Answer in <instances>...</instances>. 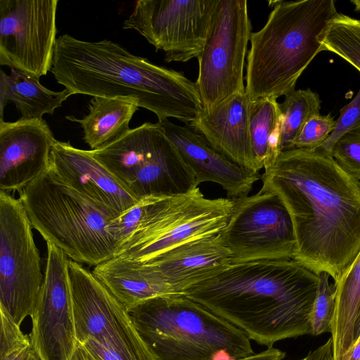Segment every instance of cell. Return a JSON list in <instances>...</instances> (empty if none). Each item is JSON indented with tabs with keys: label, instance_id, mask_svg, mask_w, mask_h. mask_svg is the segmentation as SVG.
I'll return each instance as SVG.
<instances>
[{
	"label": "cell",
	"instance_id": "obj_1",
	"mask_svg": "<svg viewBox=\"0 0 360 360\" xmlns=\"http://www.w3.org/2000/svg\"><path fill=\"white\" fill-rule=\"evenodd\" d=\"M259 191L281 200L296 239L293 260L338 283L360 252V181L318 150L281 151Z\"/></svg>",
	"mask_w": 360,
	"mask_h": 360
},
{
	"label": "cell",
	"instance_id": "obj_2",
	"mask_svg": "<svg viewBox=\"0 0 360 360\" xmlns=\"http://www.w3.org/2000/svg\"><path fill=\"white\" fill-rule=\"evenodd\" d=\"M318 282L319 275L293 259L260 260L230 264L184 295L269 348L311 335Z\"/></svg>",
	"mask_w": 360,
	"mask_h": 360
},
{
	"label": "cell",
	"instance_id": "obj_3",
	"mask_svg": "<svg viewBox=\"0 0 360 360\" xmlns=\"http://www.w3.org/2000/svg\"><path fill=\"white\" fill-rule=\"evenodd\" d=\"M51 72L72 95L126 101L151 111L158 121L172 117L188 125L203 110L195 82L183 72L156 65L110 40L60 36Z\"/></svg>",
	"mask_w": 360,
	"mask_h": 360
},
{
	"label": "cell",
	"instance_id": "obj_4",
	"mask_svg": "<svg viewBox=\"0 0 360 360\" xmlns=\"http://www.w3.org/2000/svg\"><path fill=\"white\" fill-rule=\"evenodd\" d=\"M264 26L252 32L245 93L251 102L295 90L338 15L333 0L275 1Z\"/></svg>",
	"mask_w": 360,
	"mask_h": 360
},
{
	"label": "cell",
	"instance_id": "obj_5",
	"mask_svg": "<svg viewBox=\"0 0 360 360\" xmlns=\"http://www.w3.org/2000/svg\"><path fill=\"white\" fill-rule=\"evenodd\" d=\"M129 314L157 360L240 359L255 354L241 330L184 294L148 300Z\"/></svg>",
	"mask_w": 360,
	"mask_h": 360
},
{
	"label": "cell",
	"instance_id": "obj_6",
	"mask_svg": "<svg viewBox=\"0 0 360 360\" xmlns=\"http://www.w3.org/2000/svg\"><path fill=\"white\" fill-rule=\"evenodd\" d=\"M20 193L32 227L71 260L96 266L116 256L109 225L118 216L74 190L51 167Z\"/></svg>",
	"mask_w": 360,
	"mask_h": 360
},
{
	"label": "cell",
	"instance_id": "obj_7",
	"mask_svg": "<svg viewBox=\"0 0 360 360\" xmlns=\"http://www.w3.org/2000/svg\"><path fill=\"white\" fill-rule=\"evenodd\" d=\"M233 206L228 198H205L199 187L146 197L142 220L115 257L146 263L181 245L217 235L226 226Z\"/></svg>",
	"mask_w": 360,
	"mask_h": 360
},
{
	"label": "cell",
	"instance_id": "obj_8",
	"mask_svg": "<svg viewBox=\"0 0 360 360\" xmlns=\"http://www.w3.org/2000/svg\"><path fill=\"white\" fill-rule=\"evenodd\" d=\"M89 153L138 199L179 195L198 187L158 122H145Z\"/></svg>",
	"mask_w": 360,
	"mask_h": 360
},
{
	"label": "cell",
	"instance_id": "obj_9",
	"mask_svg": "<svg viewBox=\"0 0 360 360\" xmlns=\"http://www.w3.org/2000/svg\"><path fill=\"white\" fill-rule=\"evenodd\" d=\"M252 34L246 0H217L210 30L199 56L195 82L203 110L245 90L244 67Z\"/></svg>",
	"mask_w": 360,
	"mask_h": 360
},
{
	"label": "cell",
	"instance_id": "obj_10",
	"mask_svg": "<svg viewBox=\"0 0 360 360\" xmlns=\"http://www.w3.org/2000/svg\"><path fill=\"white\" fill-rule=\"evenodd\" d=\"M20 199L0 191V309L18 325L35 312L44 275Z\"/></svg>",
	"mask_w": 360,
	"mask_h": 360
},
{
	"label": "cell",
	"instance_id": "obj_11",
	"mask_svg": "<svg viewBox=\"0 0 360 360\" xmlns=\"http://www.w3.org/2000/svg\"><path fill=\"white\" fill-rule=\"evenodd\" d=\"M69 273L78 343L91 339L117 360H157L129 313L92 272L70 259Z\"/></svg>",
	"mask_w": 360,
	"mask_h": 360
},
{
	"label": "cell",
	"instance_id": "obj_12",
	"mask_svg": "<svg viewBox=\"0 0 360 360\" xmlns=\"http://www.w3.org/2000/svg\"><path fill=\"white\" fill-rule=\"evenodd\" d=\"M231 200V215L220 232L231 264L293 259L296 239L292 219L277 195L259 191Z\"/></svg>",
	"mask_w": 360,
	"mask_h": 360
},
{
	"label": "cell",
	"instance_id": "obj_13",
	"mask_svg": "<svg viewBox=\"0 0 360 360\" xmlns=\"http://www.w3.org/2000/svg\"><path fill=\"white\" fill-rule=\"evenodd\" d=\"M217 0H139L122 27L134 30L165 60L186 62L202 52Z\"/></svg>",
	"mask_w": 360,
	"mask_h": 360
},
{
	"label": "cell",
	"instance_id": "obj_14",
	"mask_svg": "<svg viewBox=\"0 0 360 360\" xmlns=\"http://www.w3.org/2000/svg\"><path fill=\"white\" fill-rule=\"evenodd\" d=\"M58 0H0V65L39 79L51 71Z\"/></svg>",
	"mask_w": 360,
	"mask_h": 360
},
{
	"label": "cell",
	"instance_id": "obj_15",
	"mask_svg": "<svg viewBox=\"0 0 360 360\" xmlns=\"http://www.w3.org/2000/svg\"><path fill=\"white\" fill-rule=\"evenodd\" d=\"M47 243V259L41 294L30 334L41 360H72L77 347L68 257Z\"/></svg>",
	"mask_w": 360,
	"mask_h": 360
},
{
	"label": "cell",
	"instance_id": "obj_16",
	"mask_svg": "<svg viewBox=\"0 0 360 360\" xmlns=\"http://www.w3.org/2000/svg\"><path fill=\"white\" fill-rule=\"evenodd\" d=\"M53 134L42 118L0 120V191H21L51 164Z\"/></svg>",
	"mask_w": 360,
	"mask_h": 360
},
{
	"label": "cell",
	"instance_id": "obj_17",
	"mask_svg": "<svg viewBox=\"0 0 360 360\" xmlns=\"http://www.w3.org/2000/svg\"><path fill=\"white\" fill-rule=\"evenodd\" d=\"M51 169L74 190L117 216L141 200L93 157L89 150L77 148L68 141L56 140L54 143Z\"/></svg>",
	"mask_w": 360,
	"mask_h": 360
},
{
	"label": "cell",
	"instance_id": "obj_18",
	"mask_svg": "<svg viewBox=\"0 0 360 360\" xmlns=\"http://www.w3.org/2000/svg\"><path fill=\"white\" fill-rule=\"evenodd\" d=\"M158 122L193 172L198 186L202 182L216 183L226 191L228 198L234 199L248 195L254 184L262 179L259 172L218 152L188 125H178L168 119Z\"/></svg>",
	"mask_w": 360,
	"mask_h": 360
},
{
	"label": "cell",
	"instance_id": "obj_19",
	"mask_svg": "<svg viewBox=\"0 0 360 360\" xmlns=\"http://www.w3.org/2000/svg\"><path fill=\"white\" fill-rule=\"evenodd\" d=\"M250 103L245 90L238 91L210 110H202L188 125L218 152L236 164L257 169L250 132Z\"/></svg>",
	"mask_w": 360,
	"mask_h": 360
},
{
	"label": "cell",
	"instance_id": "obj_20",
	"mask_svg": "<svg viewBox=\"0 0 360 360\" xmlns=\"http://www.w3.org/2000/svg\"><path fill=\"white\" fill-rule=\"evenodd\" d=\"M146 263L162 275L176 294H184L229 265L231 254L219 233L181 245Z\"/></svg>",
	"mask_w": 360,
	"mask_h": 360
},
{
	"label": "cell",
	"instance_id": "obj_21",
	"mask_svg": "<svg viewBox=\"0 0 360 360\" xmlns=\"http://www.w3.org/2000/svg\"><path fill=\"white\" fill-rule=\"evenodd\" d=\"M94 276L129 313L148 300L176 294L151 264L115 257L96 266Z\"/></svg>",
	"mask_w": 360,
	"mask_h": 360
},
{
	"label": "cell",
	"instance_id": "obj_22",
	"mask_svg": "<svg viewBox=\"0 0 360 360\" xmlns=\"http://www.w3.org/2000/svg\"><path fill=\"white\" fill-rule=\"evenodd\" d=\"M70 96L66 89L51 91L41 84L39 79L17 70L11 69L10 75L1 70L0 120H4V110L9 103L15 104L20 118L39 119L45 114L53 115Z\"/></svg>",
	"mask_w": 360,
	"mask_h": 360
},
{
	"label": "cell",
	"instance_id": "obj_23",
	"mask_svg": "<svg viewBox=\"0 0 360 360\" xmlns=\"http://www.w3.org/2000/svg\"><path fill=\"white\" fill-rule=\"evenodd\" d=\"M138 109L136 105L126 101L96 96L90 100L88 115L82 119L73 116H66V119L80 124L85 143L91 150H96L126 134Z\"/></svg>",
	"mask_w": 360,
	"mask_h": 360
},
{
	"label": "cell",
	"instance_id": "obj_24",
	"mask_svg": "<svg viewBox=\"0 0 360 360\" xmlns=\"http://www.w3.org/2000/svg\"><path fill=\"white\" fill-rule=\"evenodd\" d=\"M334 285L335 308L330 338L334 360H342L355 342L354 327L360 309V252Z\"/></svg>",
	"mask_w": 360,
	"mask_h": 360
},
{
	"label": "cell",
	"instance_id": "obj_25",
	"mask_svg": "<svg viewBox=\"0 0 360 360\" xmlns=\"http://www.w3.org/2000/svg\"><path fill=\"white\" fill-rule=\"evenodd\" d=\"M321 103L319 94L307 89L292 91L278 104L282 117L281 151L291 149L307 121L320 114Z\"/></svg>",
	"mask_w": 360,
	"mask_h": 360
},
{
	"label": "cell",
	"instance_id": "obj_26",
	"mask_svg": "<svg viewBox=\"0 0 360 360\" xmlns=\"http://www.w3.org/2000/svg\"><path fill=\"white\" fill-rule=\"evenodd\" d=\"M277 99L259 98L250 103V132L254 160L257 171L264 168L268 142L282 118Z\"/></svg>",
	"mask_w": 360,
	"mask_h": 360
},
{
	"label": "cell",
	"instance_id": "obj_27",
	"mask_svg": "<svg viewBox=\"0 0 360 360\" xmlns=\"http://www.w3.org/2000/svg\"><path fill=\"white\" fill-rule=\"evenodd\" d=\"M323 51L337 54L360 72V20L338 13L323 41Z\"/></svg>",
	"mask_w": 360,
	"mask_h": 360
},
{
	"label": "cell",
	"instance_id": "obj_28",
	"mask_svg": "<svg viewBox=\"0 0 360 360\" xmlns=\"http://www.w3.org/2000/svg\"><path fill=\"white\" fill-rule=\"evenodd\" d=\"M328 274H319L316 294L309 314L311 335L331 332L335 308V287L329 282Z\"/></svg>",
	"mask_w": 360,
	"mask_h": 360
},
{
	"label": "cell",
	"instance_id": "obj_29",
	"mask_svg": "<svg viewBox=\"0 0 360 360\" xmlns=\"http://www.w3.org/2000/svg\"><path fill=\"white\" fill-rule=\"evenodd\" d=\"M0 360H27L33 349L30 335L0 309Z\"/></svg>",
	"mask_w": 360,
	"mask_h": 360
},
{
	"label": "cell",
	"instance_id": "obj_30",
	"mask_svg": "<svg viewBox=\"0 0 360 360\" xmlns=\"http://www.w3.org/2000/svg\"><path fill=\"white\" fill-rule=\"evenodd\" d=\"M336 121L330 114H318L309 119L292 143L291 149L314 150L319 147L335 128Z\"/></svg>",
	"mask_w": 360,
	"mask_h": 360
},
{
	"label": "cell",
	"instance_id": "obj_31",
	"mask_svg": "<svg viewBox=\"0 0 360 360\" xmlns=\"http://www.w3.org/2000/svg\"><path fill=\"white\" fill-rule=\"evenodd\" d=\"M331 156L343 170L360 181V129L340 138L333 146Z\"/></svg>",
	"mask_w": 360,
	"mask_h": 360
},
{
	"label": "cell",
	"instance_id": "obj_32",
	"mask_svg": "<svg viewBox=\"0 0 360 360\" xmlns=\"http://www.w3.org/2000/svg\"><path fill=\"white\" fill-rule=\"evenodd\" d=\"M360 129V88L355 97L340 111L335 128L328 139L317 148L331 156L335 143L348 132Z\"/></svg>",
	"mask_w": 360,
	"mask_h": 360
},
{
	"label": "cell",
	"instance_id": "obj_33",
	"mask_svg": "<svg viewBox=\"0 0 360 360\" xmlns=\"http://www.w3.org/2000/svg\"><path fill=\"white\" fill-rule=\"evenodd\" d=\"M285 356V352L271 347L243 359H235L228 357L218 360H283Z\"/></svg>",
	"mask_w": 360,
	"mask_h": 360
},
{
	"label": "cell",
	"instance_id": "obj_34",
	"mask_svg": "<svg viewBox=\"0 0 360 360\" xmlns=\"http://www.w3.org/2000/svg\"><path fill=\"white\" fill-rule=\"evenodd\" d=\"M72 360H96L85 349L78 344Z\"/></svg>",
	"mask_w": 360,
	"mask_h": 360
},
{
	"label": "cell",
	"instance_id": "obj_35",
	"mask_svg": "<svg viewBox=\"0 0 360 360\" xmlns=\"http://www.w3.org/2000/svg\"><path fill=\"white\" fill-rule=\"evenodd\" d=\"M359 335H360V309H359V314H358V316H357V318H356V320L355 327H354V339H355V341L359 337Z\"/></svg>",
	"mask_w": 360,
	"mask_h": 360
},
{
	"label": "cell",
	"instance_id": "obj_36",
	"mask_svg": "<svg viewBox=\"0 0 360 360\" xmlns=\"http://www.w3.org/2000/svg\"><path fill=\"white\" fill-rule=\"evenodd\" d=\"M27 360H41L38 354L32 349Z\"/></svg>",
	"mask_w": 360,
	"mask_h": 360
},
{
	"label": "cell",
	"instance_id": "obj_37",
	"mask_svg": "<svg viewBox=\"0 0 360 360\" xmlns=\"http://www.w3.org/2000/svg\"><path fill=\"white\" fill-rule=\"evenodd\" d=\"M351 3H352L355 6L354 11L360 12V0H352L351 1Z\"/></svg>",
	"mask_w": 360,
	"mask_h": 360
},
{
	"label": "cell",
	"instance_id": "obj_38",
	"mask_svg": "<svg viewBox=\"0 0 360 360\" xmlns=\"http://www.w3.org/2000/svg\"><path fill=\"white\" fill-rule=\"evenodd\" d=\"M300 360H307V357L305 356L304 358L301 359H300Z\"/></svg>",
	"mask_w": 360,
	"mask_h": 360
}]
</instances>
